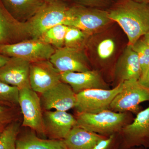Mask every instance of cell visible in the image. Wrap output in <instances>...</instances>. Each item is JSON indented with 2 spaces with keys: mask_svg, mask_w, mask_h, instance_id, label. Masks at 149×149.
Returning a JSON list of instances; mask_svg holds the SVG:
<instances>
[{
  "mask_svg": "<svg viewBox=\"0 0 149 149\" xmlns=\"http://www.w3.org/2000/svg\"><path fill=\"white\" fill-rule=\"evenodd\" d=\"M77 126L105 136L120 133L122 128L132 123L134 118L130 112H116L104 111L97 113H77Z\"/></svg>",
  "mask_w": 149,
  "mask_h": 149,
  "instance_id": "3957f363",
  "label": "cell"
},
{
  "mask_svg": "<svg viewBox=\"0 0 149 149\" xmlns=\"http://www.w3.org/2000/svg\"><path fill=\"white\" fill-rule=\"evenodd\" d=\"M10 14L17 21L24 23L40 9L45 0H1Z\"/></svg>",
  "mask_w": 149,
  "mask_h": 149,
  "instance_id": "d6986e66",
  "label": "cell"
},
{
  "mask_svg": "<svg viewBox=\"0 0 149 149\" xmlns=\"http://www.w3.org/2000/svg\"><path fill=\"white\" fill-rule=\"evenodd\" d=\"M131 46L139 57L142 74L149 64V47L142 38L137 40Z\"/></svg>",
  "mask_w": 149,
  "mask_h": 149,
  "instance_id": "484cf974",
  "label": "cell"
},
{
  "mask_svg": "<svg viewBox=\"0 0 149 149\" xmlns=\"http://www.w3.org/2000/svg\"><path fill=\"white\" fill-rule=\"evenodd\" d=\"M91 36L78 28L68 26L65 38L64 47L85 50Z\"/></svg>",
  "mask_w": 149,
  "mask_h": 149,
  "instance_id": "603a6c76",
  "label": "cell"
},
{
  "mask_svg": "<svg viewBox=\"0 0 149 149\" xmlns=\"http://www.w3.org/2000/svg\"><path fill=\"white\" fill-rule=\"evenodd\" d=\"M119 134V149L134 147L149 149V106L136 114L133 122L123 128Z\"/></svg>",
  "mask_w": 149,
  "mask_h": 149,
  "instance_id": "30bf717a",
  "label": "cell"
},
{
  "mask_svg": "<svg viewBox=\"0 0 149 149\" xmlns=\"http://www.w3.org/2000/svg\"><path fill=\"white\" fill-rule=\"evenodd\" d=\"M6 106L5 105L0 104V124H8L13 119V112Z\"/></svg>",
  "mask_w": 149,
  "mask_h": 149,
  "instance_id": "83f0119b",
  "label": "cell"
},
{
  "mask_svg": "<svg viewBox=\"0 0 149 149\" xmlns=\"http://www.w3.org/2000/svg\"><path fill=\"white\" fill-rule=\"evenodd\" d=\"M61 78L62 82L71 87L76 95L90 89H111L102 72L97 70L92 69L84 72H62Z\"/></svg>",
  "mask_w": 149,
  "mask_h": 149,
  "instance_id": "2e32d148",
  "label": "cell"
},
{
  "mask_svg": "<svg viewBox=\"0 0 149 149\" xmlns=\"http://www.w3.org/2000/svg\"><path fill=\"white\" fill-rule=\"evenodd\" d=\"M7 125V124H0V135L2 132L4 128H5Z\"/></svg>",
  "mask_w": 149,
  "mask_h": 149,
  "instance_id": "d6a6232c",
  "label": "cell"
},
{
  "mask_svg": "<svg viewBox=\"0 0 149 149\" xmlns=\"http://www.w3.org/2000/svg\"><path fill=\"white\" fill-rule=\"evenodd\" d=\"M19 89L0 80V101L7 105L19 104Z\"/></svg>",
  "mask_w": 149,
  "mask_h": 149,
  "instance_id": "d4e9b609",
  "label": "cell"
},
{
  "mask_svg": "<svg viewBox=\"0 0 149 149\" xmlns=\"http://www.w3.org/2000/svg\"><path fill=\"white\" fill-rule=\"evenodd\" d=\"M20 122L12 120L6 125L0 135V149H16Z\"/></svg>",
  "mask_w": 149,
  "mask_h": 149,
  "instance_id": "cb8c5ba5",
  "label": "cell"
},
{
  "mask_svg": "<svg viewBox=\"0 0 149 149\" xmlns=\"http://www.w3.org/2000/svg\"><path fill=\"white\" fill-rule=\"evenodd\" d=\"M24 37L23 23L15 19L0 0V45L18 42Z\"/></svg>",
  "mask_w": 149,
  "mask_h": 149,
  "instance_id": "ac0fdd59",
  "label": "cell"
},
{
  "mask_svg": "<svg viewBox=\"0 0 149 149\" xmlns=\"http://www.w3.org/2000/svg\"><path fill=\"white\" fill-rule=\"evenodd\" d=\"M31 63L23 59L10 57L0 67V80L19 89L31 88L29 71Z\"/></svg>",
  "mask_w": 149,
  "mask_h": 149,
  "instance_id": "e0dca14e",
  "label": "cell"
},
{
  "mask_svg": "<svg viewBox=\"0 0 149 149\" xmlns=\"http://www.w3.org/2000/svg\"><path fill=\"white\" fill-rule=\"evenodd\" d=\"M149 101L148 89L141 85L138 80H127L123 82V88L112 102L110 110L137 114L142 111L140 104Z\"/></svg>",
  "mask_w": 149,
  "mask_h": 149,
  "instance_id": "ba28073f",
  "label": "cell"
},
{
  "mask_svg": "<svg viewBox=\"0 0 149 149\" xmlns=\"http://www.w3.org/2000/svg\"><path fill=\"white\" fill-rule=\"evenodd\" d=\"M139 3H149V0H133Z\"/></svg>",
  "mask_w": 149,
  "mask_h": 149,
  "instance_id": "836d02e7",
  "label": "cell"
},
{
  "mask_svg": "<svg viewBox=\"0 0 149 149\" xmlns=\"http://www.w3.org/2000/svg\"><path fill=\"white\" fill-rule=\"evenodd\" d=\"M42 109L67 111L74 108L76 104V94L68 84L62 81L41 94Z\"/></svg>",
  "mask_w": 149,
  "mask_h": 149,
  "instance_id": "4fadbf2b",
  "label": "cell"
},
{
  "mask_svg": "<svg viewBox=\"0 0 149 149\" xmlns=\"http://www.w3.org/2000/svg\"><path fill=\"white\" fill-rule=\"evenodd\" d=\"M56 49L39 39H31L14 44L0 45V54L19 58L30 63L49 60Z\"/></svg>",
  "mask_w": 149,
  "mask_h": 149,
  "instance_id": "52a82bcc",
  "label": "cell"
},
{
  "mask_svg": "<svg viewBox=\"0 0 149 149\" xmlns=\"http://www.w3.org/2000/svg\"><path fill=\"white\" fill-rule=\"evenodd\" d=\"M78 5L89 6L90 7L100 6L104 0H74Z\"/></svg>",
  "mask_w": 149,
  "mask_h": 149,
  "instance_id": "f1b7e54d",
  "label": "cell"
},
{
  "mask_svg": "<svg viewBox=\"0 0 149 149\" xmlns=\"http://www.w3.org/2000/svg\"><path fill=\"white\" fill-rule=\"evenodd\" d=\"M9 57L0 54V67L6 64L10 59Z\"/></svg>",
  "mask_w": 149,
  "mask_h": 149,
  "instance_id": "4dcf8cb0",
  "label": "cell"
},
{
  "mask_svg": "<svg viewBox=\"0 0 149 149\" xmlns=\"http://www.w3.org/2000/svg\"><path fill=\"white\" fill-rule=\"evenodd\" d=\"M54 0H45V1H53Z\"/></svg>",
  "mask_w": 149,
  "mask_h": 149,
  "instance_id": "8d00e7d4",
  "label": "cell"
},
{
  "mask_svg": "<svg viewBox=\"0 0 149 149\" xmlns=\"http://www.w3.org/2000/svg\"><path fill=\"white\" fill-rule=\"evenodd\" d=\"M127 149H149L143 147H134Z\"/></svg>",
  "mask_w": 149,
  "mask_h": 149,
  "instance_id": "e575fe53",
  "label": "cell"
},
{
  "mask_svg": "<svg viewBox=\"0 0 149 149\" xmlns=\"http://www.w3.org/2000/svg\"><path fill=\"white\" fill-rule=\"evenodd\" d=\"M0 104L5 105H8L4 103L3 102L0 101Z\"/></svg>",
  "mask_w": 149,
  "mask_h": 149,
  "instance_id": "d590c367",
  "label": "cell"
},
{
  "mask_svg": "<svg viewBox=\"0 0 149 149\" xmlns=\"http://www.w3.org/2000/svg\"><path fill=\"white\" fill-rule=\"evenodd\" d=\"M113 22L108 11L77 5L70 7L63 24L76 27L92 35L109 28Z\"/></svg>",
  "mask_w": 149,
  "mask_h": 149,
  "instance_id": "5b68a950",
  "label": "cell"
},
{
  "mask_svg": "<svg viewBox=\"0 0 149 149\" xmlns=\"http://www.w3.org/2000/svg\"><path fill=\"white\" fill-rule=\"evenodd\" d=\"M43 124L45 136L64 140L77 123L75 117L67 111L50 110L43 112Z\"/></svg>",
  "mask_w": 149,
  "mask_h": 149,
  "instance_id": "5bb4252c",
  "label": "cell"
},
{
  "mask_svg": "<svg viewBox=\"0 0 149 149\" xmlns=\"http://www.w3.org/2000/svg\"><path fill=\"white\" fill-rule=\"evenodd\" d=\"M69 7L60 0L45 1L34 16L23 23L26 37L39 39L47 29L58 24H63Z\"/></svg>",
  "mask_w": 149,
  "mask_h": 149,
  "instance_id": "277c9868",
  "label": "cell"
},
{
  "mask_svg": "<svg viewBox=\"0 0 149 149\" xmlns=\"http://www.w3.org/2000/svg\"><path fill=\"white\" fill-rule=\"evenodd\" d=\"M120 145L119 133H114L99 141L92 149H119Z\"/></svg>",
  "mask_w": 149,
  "mask_h": 149,
  "instance_id": "4316f807",
  "label": "cell"
},
{
  "mask_svg": "<svg viewBox=\"0 0 149 149\" xmlns=\"http://www.w3.org/2000/svg\"><path fill=\"white\" fill-rule=\"evenodd\" d=\"M141 74L138 56L132 46L127 45L118 57L112 70L113 88L127 80H139Z\"/></svg>",
  "mask_w": 149,
  "mask_h": 149,
  "instance_id": "7c38bea8",
  "label": "cell"
},
{
  "mask_svg": "<svg viewBox=\"0 0 149 149\" xmlns=\"http://www.w3.org/2000/svg\"><path fill=\"white\" fill-rule=\"evenodd\" d=\"M16 149H67L64 140L41 139L32 130L18 137Z\"/></svg>",
  "mask_w": 149,
  "mask_h": 149,
  "instance_id": "44dd1931",
  "label": "cell"
},
{
  "mask_svg": "<svg viewBox=\"0 0 149 149\" xmlns=\"http://www.w3.org/2000/svg\"><path fill=\"white\" fill-rule=\"evenodd\" d=\"M109 28L91 35L85 49L91 65L94 67L93 69L102 74L109 69L112 72L119 50L117 37L109 32Z\"/></svg>",
  "mask_w": 149,
  "mask_h": 149,
  "instance_id": "7a4b0ae2",
  "label": "cell"
},
{
  "mask_svg": "<svg viewBox=\"0 0 149 149\" xmlns=\"http://www.w3.org/2000/svg\"><path fill=\"white\" fill-rule=\"evenodd\" d=\"M29 81L31 89L42 93L61 81V73L49 60L31 63Z\"/></svg>",
  "mask_w": 149,
  "mask_h": 149,
  "instance_id": "9a60e30c",
  "label": "cell"
},
{
  "mask_svg": "<svg viewBox=\"0 0 149 149\" xmlns=\"http://www.w3.org/2000/svg\"><path fill=\"white\" fill-rule=\"evenodd\" d=\"M68 28V26L64 24H58L43 32L39 39L56 49L63 47Z\"/></svg>",
  "mask_w": 149,
  "mask_h": 149,
  "instance_id": "7402d4cb",
  "label": "cell"
},
{
  "mask_svg": "<svg viewBox=\"0 0 149 149\" xmlns=\"http://www.w3.org/2000/svg\"><path fill=\"white\" fill-rule=\"evenodd\" d=\"M106 137L75 125L64 141L67 149H92Z\"/></svg>",
  "mask_w": 149,
  "mask_h": 149,
  "instance_id": "ffe728a7",
  "label": "cell"
},
{
  "mask_svg": "<svg viewBox=\"0 0 149 149\" xmlns=\"http://www.w3.org/2000/svg\"><path fill=\"white\" fill-rule=\"evenodd\" d=\"M108 13L127 36L128 45H132L149 31V3L121 0Z\"/></svg>",
  "mask_w": 149,
  "mask_h": 149,
  "instance_id": "6da1fadb",
  "label": "cell"
},
{
  "mask_svg": "<svg viewBox=\"0 0 149 149\" xmlns=\"http://www.w3.org/2000/svg\"><path fill=\"white\" fill-rule=\"evenodd\" d=\"M142 39L149 47V31L143 36Z\"/></svg>",
  "mask_w": 149,
  "mask_h": 149,
  "instance_id": "1f68e13d",
  "label": "cell"
},
{
  "mask_svg": "<svg viewBox=\"0 0 149 149\" xmlns=\"http://www.w3.org/2000/svg\"><path fill=\"white\" fill-rule=\"evenodd\" d=\"M19 105L23 115L22 126L30 128L39 135L45 136L43 109L37 93L31 88L19 89Z\"/></svg>",
  "mask_w": 149,
  "mask_h": 149,
  "instance_id": "9c48e42d",
  "label": "cell"
},
{
  "mask_svg": "<svg viewBox=\"0 0 149 149\" xmlns=\"http://www.w3.org/2000/svg\"><path fill=\"white\" fill-rule=\"evenodd\" d=\"M123 82L112 89H93L82 91L76 95L74 108L77 113H97L110 110L113 99L122 90Z\"/></svg>",
  "mask_w": 149,
  "mask_h": 149,
  "instance_id": "8992f818",
  "label": "cell"
},
{
  "mask_svg": "<svg viewBox=\"0 0 149 149\" xmlns=\"http://www.w3.org/2000/svg\"><path fill=\"white\" fill-rule=\"evenodd\" d=\"M138 81L141 85L149 90V64Z\"/></svg>",
  "mask_w": 149,
  "mask_h": 149,
  "instance_id": "f546056e",
  "label": "cell"
},
{
  "mask_svg": "<svg viewBox=\"0 0 149 149\" xmlns=\"http://www.w3.org/2000/svg\"><path fill=\"white\" fill-rule=\"evenodd\" d=\"M49 60L60 73L84 72L93 69L85 49L66 47L56 49Z\"/></svg>",
  "mask_w": 149,
  "mask_h": 149,
  "instance_id": "8fae6325",
  "label": "cell"
}]
</instances>
